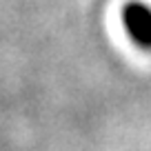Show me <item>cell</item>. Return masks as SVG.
Instances as JSON below:
<instances>
[{"label":"cell","mask_w":151,"mask_h":151,"mask_svg":"<svg viewBox=\"0 0 151 151\" xmlns=\"http://www.w3.org/2000/svg\"><path fill=\"white\" fill-rule=\"evenodd\" d=\"M122 24L136 45L151 49V7L142 2H129L122 7Z\"/></svg>","instance_id":"6da1fadb"}]
</instances>
